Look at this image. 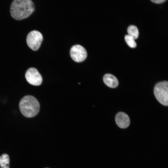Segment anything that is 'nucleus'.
<instances>
[{"label":"nucleus","mask_w":168,"mask_h":168,"mask_svg":"<svg viewBox=\"0 0 168 168\" xmlns=\"http://www.w3.org/2000/svg\"><path fill=\"white\" fill-rule=\"evenodd\" d=\"M128 35L134 40L137 39L138 36L139 32L137 27L134 25L129 26L127 29Z\"/></svg>","instance_id":"1a4fd4ad"},{"label":"nucleus","mask_w":168,"mask_h":168,"mask_svg":"<svg viewBox=\"0 0 168 168\" xmlns=\"http://www.w3.org/2000/svg\"><path fill=\"white\" fill-rule=\"evenodd\" d=\"M104 83L107 86L112 88L117 87L119 82L116 77L110 74H106L104 75L103 78Z\"/></svg>","instance_id":"6e6552de"},{"label":"nucleus","mask_w":168,"mask_h":168,"mask_svg":"<svg viewBox=\"0 0 168 168\" xmlns=\"http://www.w3.org/2000/svg\"><path fill=\"white\" fill-rule=\"evenodd\" d=\"M43 37L39 31L34 30L30 32L26 38V42L28 46L32 50H37L40 46Z\"/></svg>","instance_id":"20e7f679"},{"label":"nucleus","mask_w":168,"mask_h":168,"mask_svg":"<svg viewBox=\"0 0 168 168\" xmlns=\"http://www.w3.org/2000/svg\"><path fill=\"white\" fill-rule=\"evenodd\" d=\"M31 0H14L10 7V12L15 19L21 20L30 16L35 11Z\"/></svg>","instance_id":"f257e3e1"},{"label":"nucleus","mask_w":168,"mask_h":168,"mask_svg":"<svg viewBox=\"0 0 168 168\" xmlns=\"http://www.w3.org/2000/svg\"><path fill=\"white\" fill-rule=\"evenodd\" d=\"M154 94L157 100L162 105H168V82L162 81L157 83L155 86Z\"/></svg>","instance_id":"7ed1b4c3"},{"label":"nucleus","mask_w":168,"mask_h":168,"mask_svg":"<svg viewBox=\"0 0 168 168\" xmlns=\"http://www.w3.org/2000/svg\"><path fill=\"white\" fill-rule=\"evenodd\" d=\"M19 107L21 112L24 116L31 118L35 116L38 113L40 105L35 97L32 96L27 95L21 100Z\"/></svg>","instance_id":"f03ea898"},{"label":"nucleus","mask_w":168,"mask_h":168,"mask_svg":"<svg viewBox=\"0 0 168 168\" xmlns=\"http://www.w3.org/2000/svg\"><path fill=\"white\" fill-rule=\"evenodd\" d=\"M70 53L72 59L77 62L83 61L87 56L86 50L83 46L79 44L73 46L71 49Z\"/></svg>","instance_id":"423d86ee"},{"label":"nucleus","mask_w":168,"mask_h":168,"mask_svg":"<svg viewBox=\"0 0 168 168\" xmlns=\"http://www.w3.org/2000/svg\"><path fill=\"white\" fill-rule=\"evenodd\" d=\"M115 120L117 125L121 128L128 127L130 123L129 116L127 114L123 112H119L116 114Z\"/></svg>","instance_id":"0eeeda50"},{"label":"nucleus","mask_w":168,"mask_h":168,"mask_svg":"<svg viewBox=\"0 0 168 168\" xmlns=\"http://www.w3.org/2000/svg\"><path fill=\"white\" fill-rule=\"evenodd\" d=\"M125 40L127 44L130 47L134 48L136 46V43L134 40L129 35H127L125 36Z\"/></svg>","instance_id":"9b49d317"},{"label":"nucleus","mask_w":168,"mask_h":168,"mask_svg":"<svg viewBox=\"0 0 168 168\" xmlns=\"http://www.w3.org/2000/svg\"><path fill=\"white\" fill-rule=\"evenodd\" d=\"M26 79L30 84L36 86L40 85L42 78L37 70L34 68H29L25 73Z\"/></svg>","instance_id":"39448f33"},{"label":"nucleus","mask_w":168,"mask_h":168,"mask_svg":"<svg viewBox=\"0 0 168 168\" xmlns=\"http://www.w3.org/2000/svg\"><path fill=\"white\" fill-rule=\"evenodd\" d=\"M152 2L155 3H161L163 2L166 0H150Z\"/></svg>","instance_id":"f8f14e48"},{"label":"nucleus","mask_w":168,"mask_h":168,"mask_svg":"<svg viewBox=\"0 0 168 168\" xmlns=\"http://www.w3.org/2000/svg\"><path fill=\"white\" fill-rule=\"evenodd\" d=\"M9 156L4 154L0 157V166L1 168H9Z\"/></svg>","instance_id":"9d476101"},{"label":"nucleus","mask_w":168,"mask_h":168,"mask_svg":"<svg viewBox=\"0 0 168 168\" xmlns=\"http://www.w3.org/2000/svg\"></svg>","instance_id":"ddd939ff"}]
</instances>
